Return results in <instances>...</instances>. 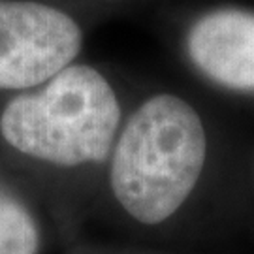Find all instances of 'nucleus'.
<instances>
[{
    "mask_svg": "<svg viewBox=\"0 0 254 254\" xmlns=\"http://www.w3.org/2000/svg\"><path fill=\"white\" fill-rule=\"evenodd\" d=\"M113 198L141 226L179 213L200 181L207 134L198 111L175 94H156L132 113L111 149Z\"/></svg>",
    "mask_w": 254,
    "mask_h": 254,
    "instance_id": "1",
    "label": "nucleus"
},
{
    "mask_svg": "<svg viewBox=\"0 0 254 254\" xmlns=\"http://www.w3.org/2000/svg\"><path fill=\"white\" fill-rule=\"evenodd\" d=\"M121 127L111 83L89 64H70L0 111V137L15 153L57 168L104 162Z\"/></svg>",
    "mask_w": 254,
    "mask_h": 254,
    "instance_id": "2",
    "label": "nucleus"
},
{
    "mask_svg": "<svg viewBox=\"0 0 254 254\" xmlns=\"http://www.w3.org/2000/svg\"><path fill=\"white\" fill-rule=\"evenodd\" d=\"M83 46L79 23L34 0H0V91L23 92L73 64Z\"/></svg>",
    "mask_w": 254,
    "mask_h": 254,
    "instance_id": "3",
    "label": "nucleus"
},
{
    "mask_svg": "<svg viewBox=\"0 0 254 254\" xmlns=\"http://www.w3.org/2000/svg\"><path fill=\"white\" fill-rule=\"evenodd\" d=\"M187 47L194 66L226 89L254 92V13L222 8L192 25Z\"/></svg>",
    "mask_w": 254,
    "mask_h": 254,
    "instance_id": "4",
    "label": "nucleus"
},
{
    "mask_svg": "<svg viewBox=\"0 0 254 254\" xmlns=\"http://www.w3.org/2000/svg\"><path fill=\"white\" fill-rule=\"evenodd\" d=\"M42 234L30 209L0 185V254H38Z\"/></svg>",
    "mask_w": 254,
    "mask_h": 254,
    "instance_id": "5",
    "label": "nucleus"
}]
</instances>
